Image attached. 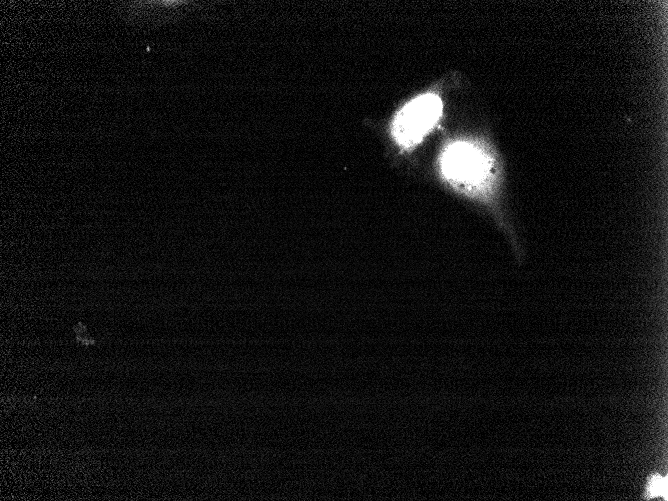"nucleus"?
Listing matches in <instances>:
<instances>
[{
    "instance_id": "1",
    "label": "nucleus",
    "mask_w": 668,
    "mask_h": 501,
    "mask_svg": "<svg viewBox=\"0 0 668 501\" xmlns=\"http://www.w3.org/2000/svg\"><path fill=\"white\" fill-rule=\"evenodd\" d=\"M440 167L444 177L464 191L484 193L492 182V159L482 148L468 142L449 145L442 153Z\"/></svg>"
},
{
    "instance_id": "2",
    "label": "nucleus",
    "mask_w": 668,
    "mask_h": 501,
    "mask_svg": "<svg viewBox=\"0 0 668 501\" xmlns=\"http://www.w3.org/2000/svg\"><path fill=\"white\" fill-rule=\"evenodd\" d=\"M442 112L439 97L433 94L420 96L407 104L396 116L393 135L404 148L418 144L438 121Z\"/></svg>"
},
{
    "instance_id": "3",
    "label": "nucleus",
    "mask_w": 668,
    "mask_h": 501,
    "mask_svg": "<svg viewBox=\"0 0 668 501\" xmlns=\"http://www.w3.org/2000/svg\"><path fill=\"white\" fill-rule=\"evenodd\" d=\"M646 493L648 498L663 497L667 499V479L660 475H654L648 481Z\"/></svg>"
}]
</instances>
